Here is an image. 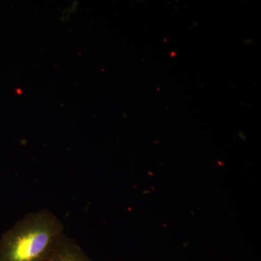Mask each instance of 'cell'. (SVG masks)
Segmentation results:
<instances>
[{
    "mask_svg": "<svg viewBox=\"0 0 261 261\" xmlns=\"http://www.w3.org/2000/svg\"><path fill=\"white\" fill-rule=\"evenodd\" d=\"M49 261H93L71 239L65 237Z\"/></svg>",
    "mask_w": 261,
    "mask_h": 261,
    "instance_id": "7a4b0ae2",
    "label": "cell"
},
{
    "mask_svg": "<svg viewBox=\"0 0 261 261\" xmlns=\"http://www.w3.org/2000/svg\"><path fill=\"white\" fill-rule=\"evenodd\" d=\"M65 237L51 211L29 213L2 235L0 261H49Z\"/></svg>",
    "mask_w": 261,
    "mask_h": 261,
    "instance_id": "6da1fadb",
    "label": "cell"
}]
</instances>
